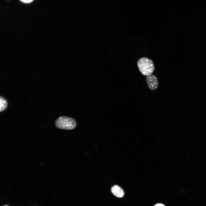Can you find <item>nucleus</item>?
<instances>
[{
	"label": "nucleus",
	"mask_w": 206,
	"mask_h": 206,
	"mask_svg": "<svg viewBox=\"0 0 206 206\" xmlns=\"http://www.w3.org/2000/svg\"><path fill=\"white\" fill-rule=\"evenodd\" d=\"M137 64L139 71L144 76L151 74L154 70V65L152 61L147 58H140L138 61Z\"/></svg>",
	"instance_id": "f257e3e1"
},
{
	"label": "nucleus",
	"mask_w": 206,
	"mask_h": 206,
	"mask_svg": "<svg viewBox=\"0 0 206 206\" xmlns=\"http://www.w3.org/2000/svg\"><path fill=\"white\" fill-rule=\"evenodd\" d=\"M55 124L57 127L60 129L72 130L76 127L77 123L74 119L71 117L61 116L56 120Z\"/></svg>",
	"instance_id": "f03ea898"
},
{
	"label": "nucleus",
	"mask_w": 206,
	"mask_h": 206,
	"mask_svg": "<svg viewBox=\"0 0 206 206\" xmlns=\"http://www.w3.org/2000/svg\"><path fill=\"white\" fill-rule=\"evenodd\" d=\"M146 82L149 88L152 90L156 89L158 85V81L157 77L154 75L150 74L146 77Z\"/></svg>",
	"instance_id": "7ed1b4c3"
},
{
	"label": "nucleus",
	"mask_w": 206,
	"mask_h": 206,
	"mask_svg": "<svg viewBox=\"0 0 206 206\" xmlns=\"http://www.w3.org/2000/svg\"><path fill=\"white\" fill-rule=\"evenodd\" d=\"M111 191L114 195L118 198L122 197L124 195L123 190L118 185L112 186L111 188Z\"/></svg>",
	"instance_id": "20e7f679"
},
{
	"label": "nucleus",
	"mask_w": 206,
	"mask_h": 206,
	"mask_svg": "<svg viewBox=\"0 0 206 206\" xmlns=\"http://www.w3.org/2000/svg\"><path fill=\"white\" fill-rule=\"evenodd\" d=\"M7 106L6 100L0 96V112L6 109Z\"/></svg>",
	"instance_id": "39448f33"
},
{
	"label": "nucleus",
	"mask_w": 206,
	"mask_h": 206,
	"mask_svg": "<svg viewBox=\"0 0 206 206\" xmlns=\"http://www.w3.org/2000/svg\"><path fill=\"white\" fill-rule=\"evenodd\" d=\"M21 2H23L24 3H29L31 2L32 1H33V0H21Z\"/></svg>",
	"instance_id": "423d86ee"
},
{
	"label": "nucleus",
	"mask_w": 206,
	"mask_h": 206,
	"mask_svg": "<svg viewBox=\"0 0 206 206\" xmlns=\"http://www.w3.org/2000/svg\"><path fill=\"white\" fill-rule=\"evenodd\" d=\"M154 206H165L162 203H157L155 204Z\"/></svg>",
	"instance_id": "0eeeda50"
},
{
	"label": "nucleus",
	"mask_w": 206,
	"mask_h": 206,
	"mask_svg": "<svg viewBox=\"0 0 206 206\" xmlns=\"http://www.w3.org/2000/svg\"><path fill=\"white\" fill-rule=\"evenodd\" d=\"M3 206H9L7 205H5Z\"/></svg>",
	"instance_id": "6e6552de"
}]
</instances>
